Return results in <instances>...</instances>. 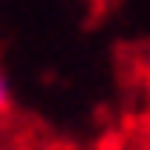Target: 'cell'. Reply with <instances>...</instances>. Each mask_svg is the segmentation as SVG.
<instances>
[{
  "mask_svg": "<svg viewBox=\"0 0 150 150\" xmlns=\"http://www.w3.org/2000/svg\"><path fill=\"white\" fill-rule=\"evenodd\" d=\"M107 150H125V146H107Z\"/></svg>",
  "mask_w": 150,
  "mask_h": 150,
  "instance_id": "obj_3",
  "label": "cell"
},
{
  "mask_svg": "<svg viewBox=\"0 0 150 150\" xmlns=\"http://www.w3.org/2000/svg\"><path fill=\"white\" fill-rule=\"evenodd\" d=\"M11 107V82H7V75L0 71V115Z\"/></svg>",
  "mask_w": 150,
  "mask_h": 150,
  "instance_id": "obj_1",
  "label": "cell"
},
{
  "mask_svg": "<svg viewBox=\"0 0 150 150\" xmlns=\"http://www.w3.org/2000/svg\"><path fill=\"white\" fill-rule=\"evenodd\" d=\"M146 111H150V68H146Z\"/></svg>",
  "mask_w": 150,
  "mask_h": 150,
  "instance_id": "obj_2",
  "label": "cell"
}]
</instances>
